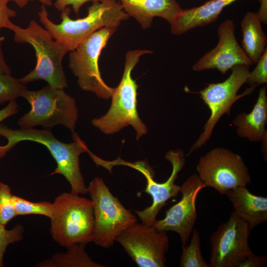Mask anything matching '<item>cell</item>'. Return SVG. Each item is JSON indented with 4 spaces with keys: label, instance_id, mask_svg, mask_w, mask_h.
<instances>
[{
    "label": "cell",
    "instance_id": "cell-33",
    "mask_svg": "<svg viewBox=\"0 0 267 267\" xmlns=\"http://www.w3.org/2000/svg\"><path fill=\"white\" fill-rule=\"evenodd\" d=\"M261 6L258 12L262 23H267V0H260Z\"/></svg>",
    "mask_w": 267,
    "mask_h": 267
},
{
    "label": "cell",
    "instance_id": "cell-23",
    "mask_svg": "<svg viewBox=\"0 0 267 267\" xmlns=\"http://www.w3.org/2000/svg\"><path fill=\"white\" fill-rule=\"evenodd\" d=\"M13 202L17 216L39 215L49 219L51 216L53 204L48 201L33 202L13 195Z\"/></svg>",
    "mask_w": 267,
    "mask_h": 267
},
{
    "label": "cell",
    "instance_id": "cell-8",
    "mask_svg": "<svg viewBox=\"0 0 267 267\" xmlns=\"http://www.w3.org/2000/svg\"><path fill=\"white\" fill-rule=\"evenodd\" d=\"M117 27H104L91 34L74 50L70 51L68 66L77 79L80 88L94 93L98 97L109 99L114 88L104 82L98 61L103 49Z\"/></svg>",
    "mask_w": 267,
    "mask_h": 267
},
{
    "label": "cell",
    "instance_id": "cell-4",
    "mask_svg": "<svg viewBox=\"0 0 267 267\" xmlns=\"http://www.w3.org/2000/svg\"><path fill=\"white\" fill-rule=\"evenodd\" d=\"M152 53L148 49H135L126 53L123 75L111 95L110 109L104 116L91 121L93 126L102 133L112 134L132 126L136 131V139L147 134V128L140 119L137 110L138 86L132 77V72L141 56Z\"/></svg>",
    "mask_w": 267,
    "mask_h": 267
},
{
    "label": "cell",
    "instance_id": "cell-22",
    "mask_svg": "<svg viewBox=\"0 0 267 267\" xmlns=\"http://www.w3.org/2000/svg\"><path fill=\"white\" fill-rule=\"evenodd\" d=\"M191 234L189 244L182 246L179 267H209L201 251L199 230L194 229Z\"/></svg>",
    "mask_w": 267,
    "mask_h": 267
},
{
    "label": "cell",
    "instance_id": "cell-29",
    "mask_svg": "<svg viewBox=\"0 0 267 267\" xmlns=\"http://www.w3.org/2000/svg\"><path fill=\"white\" fill-rule=\"evenodd\" d=\"M104 0H56L54 5L59 11H62L67 6L71 5L74 12L79 15L81 8L86 3L89 1H101Z\"/></svg>",
    "mask_w": 267,
    "mask_h": 267
},
{
    "label": "cell",
    "instance_id": "cell-27",
    "mask_svg": "<svg viewBox=\"0 0 267 267\" xmlns=\"http://www.w3.org/2000/svg\"><path fill=\"white\" fill-rule=\"evenodd\" d=\"M256 63L254 69L250 72L246 82L250 86L267 83V48Z\"/></svg>",
    "mask_w": 267,
    "mask_h": 267
},
{
    "label": "cell",
    "instance_id": "cell-18",
    "mask_svg": "<svg viewBox=\"0 0 267 267\" xmlns=\"http://www.w3.org/2000/svg\"><path fill=\"white\" fill-rule=\"evenodd\" d=\"M232 204L233 212L252 230L267 221V198L256 195L246 186H238L225 194Z\"/></svg>",
    "mask_w": 267,
    "mask_h": 267
},
{
    "label": "cell",
    "instance_id": "cell-7",
    "mask_svg": "<svg viewBox=\"0 0 267 267\" xmlns=\"http://www.w3.org/2000/svg\"><path fill=\"white\" fill-rule=\"evenodd\" d=\"M87 189L93 205L92 242L98 246L109 248L123 231L137 222V219L112 194L101 178H94Z\"/></svg>",
    "mask_w": 267,
    "mask_h": 267
},
{
    "label": "cell",
    "instance_id": "cell-11",
    "mask_svg": "<svg viewBox=\"0 0 267 267\" xmlns=\"http://www.w3.org/2000/svg\"><path fill=\"white\" fill-rule=\"evenodd\" d=\"M251 231L248 224L232 211L210 236L209 267H238L253 253L248 243Z\"/></svg>",
    "mask_w": 267,
    "mask_h": 267
},
{
    "label": "cell",
    "instance_id": "cell-32",
    "mask_svg": "<svg viewBox=\"0 0 267 267\" xmlns=\"http://www.w3.org/2000/svg\"><path fill=\"white\" fill-rule=\"evenodd\" d=\"M4 40L3 37H0V73L11 74V70L6 63L1 48V44Z\"/></svg>",
    "mask_w": 267,
    "mask_h": 267
},
{
    "label": "cell",
    "instance_id": "cell-24",
    "mask_svg": "<svg viewBox=\"0 0 267 267\" xmlns=\"http://www.w3.org/2000/svg\"><path fill=\"white\" fill-rule=\"evenodd\" d=\"M27 89L26 85L11 74L0 73V105L22 97Z\"/></svg>",
    "mask_w": 267,
    "mask_h": 267
},
{
    "label": "cell",
    "instance_id": "cell-15",
    "mask_svg": "<svg viewBox=\"0 0 267 267\" xmlns=\"http://www.w3.org/2000/svg\"><path fill=\"white\" fill-rule=\"evenodd\" d=\"M235 31V25L232 20L221 23L217 29V44L199 58L192 65V69L197 72L215 69L225 74L238 65L252 66L254 63L237 42Z\"/></svg>",
    "mask_w": 267,
    "mask_h": 267
},
{
    "label": "cell",
    "instance_id": "cell-26",
    "mask_svg": "<svg viewBox=\"0 0 267 267\" xmlns=\"http://www.w3.org/2000/svg\"><path fill=\"white\" fill-rule=\"evenodd\" d=\"M23 232L24 227L22 224H17L12 229H7L5 225L0 222V267L3 266V256L7 246L21 240Z\"/></svg>",
    "mask_w": 267,
    "mask_h": 267
},
{
    "label": "cell",
    "instance_id": "cell-2",
    "mask_svg": "<svg viewBox=\"0 0 267 267\" xmlns=\"http://www.w3.org/2000/svg\"><path fill=\"white\" fill-rule=\"evenodd\" d=\"M61 21L55 24L48 18L46 6L42 5L38 11L41 23L52 38L63 44L69 51L74 50L94 32L104 27H118L129 16L118 0L93 1L83 18L72 19L71 9L67 7L61 11Z\"/></svg>",
    "mask_w": 267,
    "mask_h": 267
},
{
    "label": "cell",
    "instance_id": "cell-5",
    "mask_svg": "<svg viewBox=\"0 0 267 267\" xmlns=\"http://www.w3.org/2000/svg\"><path fill=\"white\" fill-rule=\"evenodd\" d=\"M52 204L50 232L55 242L68 248L92 242L94 216L91 200L64 192L55 198Z\"/></svg>",
    "mask_w": 267,
    "mask_h": 267
},
{
    "label": "cell",
    "instance_id": "cell-13",
    "mask_svg": "<svg viewBox=\"0 0 267 267\" xmlns=\"http://www.w3.org/2000/svg\"><path fill=\"white\" fill-rule=\"evenodd\" d=\"M184 153L181 149L172 150L168 152L165 159L172 164V173L168 179L162 183L154 180L155 173L145 161L134 163L123 162V164L135 169L140 172L146 179V185L144 190L152 199L151 205L142 210H135L142 222L153 225L157 215L166 202L172 198L176 197L180 192L181 186L175 183L179 172L185 165Z\"/></svg>",
    "mask_w": 267,
    "mask_h": 267
},
{
    "label": "cell",
    "instance_id": "cell-10",
    "mask_svg": "<svg viewBox=\"0 0 267 267\" xmlns=\"http://www.w3.org/2000/svg\"><path fill=\"white\" fill-rule=\"evenodd\" d=\"M196 170L205 187H211L222 195L251 182L248 169L242 157L223 147L214 148L201 157Z\"/></svg>",
    "mask_w": 267,
    "mask_h": 267
},
{
    "label": "cell",
    "instance_id": "cell-9",
    "mask_svg": "<svg viewBox=\"0 0 267 267\" xmlns=\"http://www.w3.org/2000/svg\"><path fill=\"white\" fill-rule=\"evenodd\" d=\"M229 76L224 81L208 85L198 93L210 111V116L204 125V130L192 145L187 156L202 147L210 138L216 124L222 116L230 114L232 105L238 99L251 93L256 85L251 86L241 94H237L240 88L246 82L250 73L249 66L238 65L231 69Z\"/></svg>",
    "mask_w": 267,
    "mask_h": 267
},
{
    "label": "cell",
    "instance_id": "cell-31",
    "mask_svg": "<svg viewBox=\"0 0 267 267\" xmlns=\"http://www.w3.org/2000/svg\"><path fill=\"white\" fill-rule=\"evenodd\" d=\"M19 106L15 100L9 102L6 106L0 110V123L4 119L16 114Z\"/></svg>",
    "mask_w": 267,
    "mask_h": 267
},
{
    "label": "cell",
    "instance_id": "cell-30",
    "mask_svg": "<svg viewBox=\"0 0 267 267\" xmlns=\"http://www.w3.org/2000/svg\"><path fill=\"white\" fill-rule=\"evenodd\" d=\"M267 262L266 256H259L253 253L245 258L238 267H262Z\"/></svg>",
    "mask_w": 267,
    "mask_h": 267
},
{
    "label": "cell",
    "instance_id": "cell-17",
    "mask_svg": "<svg viewBox=\"0 0 267 267\" xmlns=\"http://www.w3.org/2000/svg\"><path fill=\"white\" fill-rule=\"evenodd\" d=\"M236 0H209L200 6L182 9L170 25L171 32L174 35H181L214 23L226 6Z\"/></svg>",
    "mask_w": 267,
    "mask_h": 267
},
{
    "label": "cell",
    "instance_id": "cell-14",
    "mask_svg": "<svg viewBox=\"0 0 267 267\" xmlns=\"http://www.w3.org/2000/svg\"><path fill=\"white\" fill-rule=\"evenodd\" d=\"M180 186V200L166 212L164 219L156 220L153 225L160 231L177 232L183 246L187 244L197 220L196 198L206 187L197 174L189 176Z\"/></svg>",
    "mask_w": 267,
    "mask_h": 267
},
{
    "label": "cell",
    "instance_id": "cell-1",
    "mask_svg": "<svg viewBox=\"0 0 267 267\" xmlns=\"http://www.w3.org/2000/svg\"><path fill=\"white\" fill-rule=\"evenodd\" d=\"M0 135L7 139L5 145H0V158H3L20 142L31 141L42 144L47 148L57 164L50 175L63 176L71 186V193L79 195L88 194L80 170L79 157L87 152L88 147L77 133H72L74 141L66 143L57 139L49 130L33 128L12 129L0 124Z\"/></svg>",
    "mask_w": 267,
    "mask_h": 267
},
{
    "label": "cell",
    "instance_id": "cell-3",
    "mask_svg": "<svg viewBox=\"0 0 267 267\" xmlns=\"http://www.w3.org/2000/svg\"><path fill=\"white\" fill-rule=\"evenodd\" d=\"M10 30L14 33L15 42L31 44L36 55L35 68L19 80L26 85L43 80L54 88H67L68 84L62 66L63 59L69 52L67 47L54 40L49 32L34 20L26 28L13 23Z\"/></svg>",
    "mask_w": 267,
    "mask_h": 267
},
{
    "label": "cell",
    "instance_id": "cell-12",
    "mask_svg": "<svg viewBox=\"0 0 267 267\" xmlns=\"http://www.w3.org/2000/svg\"><path fill=\"white\" fill-rule=\"evenodd\" d=\"M139 267H164L169 238L153 225L134 222L116 239Z\"/></svg>",
    "mask_w": 267,
    "mask_h": 267
},
{
    "label": "cell",
    "instance_id": "cell-28",
    "mask_svg": "<svg viewBox=\"0 0 267 267\" xmlns=\"http://www.w3.org/2000/svg\"><path fill=\"white\" fill-rule=\"evenodd\" d=\"M7 3L5 0H0V29L4 28L10 29L13 24L10 18L16 14L15 11L7 6Z\"/></svg>",
    "mask_w": 267,
    "mask_h": 267
},
{
    "label": "cell",
    "instance_id": "cell-19",
    "mask_svg": "<svg viewBox=\"0 0 267 267\" xmlns=\"http://www.w3.org/2000/svg\"><path fill=\"white\" fill-rule=\"evenodd\" d=\"M267 122V96L266 88L260 89L259 96L252 111L241 113L236 116L232 123L236 128L237 135L250 141H267L266 126Z\"/></svg>",
    "mask_w": 267,
    "mask_h": 267
},
{
    "label": "cell",
    "instance_id": "cell-6",
    "mask_svg": "<svg viewBox=\"0 0 267 267\" xmlns=\"http://www.w3.org/2000/svg\"><path fill=\"white\" fill-rule=\"evenodd\" d=\"M31 105L30 110L17 122L21 128L42 126L45 129L61 125L75 132L78 111L75 99L63 89L49 85L38 90L27 89L22 95Z\"/></svg>",
    "mask_w": 267,
    "mask_h": 267
},
{
    "label": "cell",
    "instance_id": "cell-34",
    "mask_svg": "<svg viewBox=\"0 0 267 267\" xmlns=\"http://www.w3.org/2000/svg\"><path fill=\"white\" fill-rule=\"evenodd\" d=\"M7 2L9 1H13L20 7L25 6L30 1L34 0H5ZM39 1L43 5L50 6L52 5V0H37Z\"/></svg>",
    "mask_w": 267,
    "mask_h": 267
},
{
    "label": "cell",
    "instance_id": "cell-20",
    "mask_svg": "<svg viewBox=\"0 0 267 267\" xmlns=\"http://www.w3.org/2000/svg\"><path fill=\"white\" fill-rule=\"evenodd\" d=\"M241 47L253 63H256L267 48V37L258 12L247 11L241 22Z\"/></svg>",
    "mask_w": 267,
    "mask_h": 267
},
{
    "label": "cell",
    "instance_id": "cell-21",
    "mask_svg": "<svg viewBox=\"0 0 267 267\" xmlns=\"http://www.w3.org/2000/svg\"><path fill=\"white\" fill-rule=\"evenodd\" d=\"M87 244H75L65 253L54 254L50 259L39 263L37 267H105L93 261L85 251Z\"/></svg>",
    "mask_w": 267,
    "mask_h": 267
},
{
    "label": "cell",
    "instance_id": "cell-16",
    "mask_svg": "<svg viewBox=\"0 0 267 267\" xmlns=\"http://www.w3.org/2000/svg\"><path fill=\"white\" fill-rule=\"evenodd\" d=\"M118 0L128 16L134 18L143 29L150 27L155 17L171 25L183 9L177 0Z\"/></svg>",
    "mask_w": 267,
    "mask_h": 267
},
{
    "label": "cell",
    "instance_id": "cell-25",
    "mask_svg": "<svg viewBox=\"0 0 267 267\" xmlns=\"http://www.w3.org/2000/svg\"><path fill=\"white\" fill-rule=\"evenodd\" d=\"M10 187L0 181V222L5 225L17 216Z\"/></svg>",
    "mask_w": 267,
    "mask_h": 267
}]
</instances>
